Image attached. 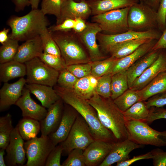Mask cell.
Returning a JSON list of instances; mask_svg holds the SVG:
<instances>
[{
	"label": "cell",
	"instance_id": "obj_53",
	"mask_svg": "<svg viewBox=\"0 0 166 166\" xmlns=\"http://www.w3.org/2000/svg\"><path fill=\"white\" fill-rule=\"evenodd\" d=\"M74 20V26L72 30L77 33H81L86 27L85 20L80 18H76Z\"/></svg>",
	"mask_w": 166,
	"mask_h": 166
},
{
	"label": "cell",
	"instance_id": "obj_47",
	"mask_svg": "<svg viewBox=\"0 0 166 166\" xmlns=\"http://www.w3.org/2000/svg\"><path fill=\"white\" fill-rule=\"evenodd\" d=\"M148 108L161 107L166 105V91L155 95L145 101Z\"/></svg>",
	"mask_w": 166,
	"mask_h": 166
},
{
	"label": "cell",
	"instance_id": "obj_21",
	"mask_svg": "<svg viewBox=\"0 0 166 166\" xmlns=\"http://www.w3.org/2000/svg\"><path fill=\"white\" fill-rule=\"evenodd\" d=\"M166 71V53L160 51L156 60L133 83L130 89L140 90L158 74Z\"/></svg>",
	"mask_w": 166,
	"mask_h": 166
},
{
	"label": "cell",
	"instance_id": "obj_3",
	"mask_svg": "<svg viewBox=\"0 0 166 166\" xmlns=\"http://www.w3.org/2000/svg\"><path fill=\"white\" fill-rule=\"evenodd\" d=\"M49 22L41 10H32L26 15L11 16L7 24L11 29L10 38L18 41H25L39 35L49 24Z\"/></svg>",
	"mask_w": 166,
	"mask_h": 166
},
{
	"label": "cell",
	"instance_id": "obj_59",
	"mask_svg": "<svg viewBox=\"0 0 166 166\" xmlns=\"http://www.w3.org/2000/svg\"><path fill=\"white\" fill-rule=\"evenodd\" d=\"M74 0L76 2H79L82 1L86 0Z\"/></svg>",
	"mask_w": 166,
	"mask_h": 166
},
{
	"label": "cell",
	"instance_id": "obj_48",
	"mask_svg": "<svg viewBox=\"0 0 166 166\" xmlns=\"http://www.w3.org/2000/svg\"><path fill=\"white\" fill-rule=\"evenodd\" d=\"M150 109L149 115L144 122L150 124L156 120L161 119H166V109L163 107H152Z\"/></svg>",
	"mask_w": 166,
	"mask_h": 166
},
{
	"label": "cell",
	"instance_id": "obj_5",
	"mask_svg": "<svg viewBox=\"0 0 166 166\" xmlns=\"http://www.w3.org/2000/svg\"><path fill=\"white\" fill-rule=\"evenodd\" d=\"M128 139L140 145L160 147L166 146V131L159 132L146 123L139 121H125Z\"/></svg>",
	"mask_w": 166,
	"mask_h": 166
},
{
	"label": "cell",
	"instance_id": "obj_33",
	"mask_svg": "<svg viewBox=\"0 0 166 166\" xmlns=\"http://www.w3.org/2000/svg\"><path fill=\"white\" fill-rule=\"evenodd\" d=\"M128 89L127 70L112 75L111 97L113 100L118 97Z\"/></svg>",
	"mask_w": 166,
	"mask_h": 166
},
{
	"label": "cell",
	"instance_id": "obj_25",
	"mask_svg": "<svg viewBox=\"0 0 166 166\" xmlns=\"http://www.w3.org/2000/svg\"><path fill=\"white\" fill-rule=\"evenodd\" d=\"M87 1L93 15L129 7L140 2L139 0H88Z\"/></svg>",
	"mask_w": 166,
	"mask_h": 166
},
{
	"label": "cell",
	"instance_id": "obj_37",
	"mask_svg": "<svg viewBox=\"0 0 166 166\" xmlns=\"http://www.w3.org/2000/svg\"><path fill=\"white\" fill-rule=\"evenodd\" d=\"M18 41L10 38L0 47V64L14 60L19 46Z\"/></svg>",
	"mask_w": 166,
	"mask_h": 166
},
{
	"label": "cell",
	"instance_id": "obj_23",
	"mask_svg": "<svg viewBox=\"0 0 166 166\" xmlns=\"http://www.w3.org/2000/svg\"><path fill=\"white\" fill-rule=\"evenodd\" d=\"M161 50H152L131 65L127 69L129 89L134 81L156 60Z\"/></svg>",
	"mask_w": 166,
	"mask_h": 166
},
{
	"label": "cell",
	"instance_id": "obj_4",
	"mask_svg": "<svg viewBox=\"0 0 166 166\" xmlns=\"http://www.w3.org/2000/svg\"><path fill=\"white\" fill-rule=\"evenodd\" d=\"M51 32L67 66L92 62L78 34L73 30Z\"/></svg>",
	"mask_w": 166,
	"mask_h": 166
},
{
	"label": "cell",
	"instance_id": "obj_54",
	"mask_svg": "<svg viewBox=\"0 0 166 166\" xmlns=\"http://www.w3.org/2000/svg\"><path fill=\"white\" fill-rule=\"evenodd\" d=\"M14 2L16 12L22 11L26 6L30 5V0H14Z\"/></svg>",
	"mask_w": 166,
	"mask_h": 166
},
{
	"label": "cell",
	"instance_id": "obj_34",
	"mask_svg": "<svg viewBox=\"0 0 166 166\" xmlns=\"http://www.w3.org/2000/svg\"><path fill=\"white\" fill-rule=\"evenodd\" d=\"M118 59L111 57L91 62V75L97 78L105 75L111 73Z\"/></svg>",
	"mask_w": 166,
	"mask_h": 166
},
{
	"label": "cell",
	"instance_id": "obj_32",
	"mask_svg": "<svg viewBox=\"0 0 166 166\" xmlns=\"http://www.w3.org/2000/svg\"><path fill=\"white\" fill-rule=\"evenodd\" d=\"M150 109L147 107L145 101H139L123 112L125 121L136 120L144 122L148 117Z\"/></svg>",
	"mask_w": 166,
	"mask_h": 166
},
{
	"label": "cell",
	"instance_id": "obj_46",
	"mask_svg": "<svg viewBox=\"0 0 166 166\" xmlns=\"http://www.w3.org/2000/svg\"><path fill=\"white\" fill-rule=\"evenodd\" d=\"M157 27L164 31L166 28V0H160L156 11Z\"/></svg>",
	"mask_w": 166,
	"mask_h": 166
},
{
	"label": "cell",
	"instance_id": "obj_60",
	"mask_svg": "<svg viewBox=\"0 0 166 166\" xmlns=\"http://www.w3.org/2000/svg\"><path fill=\"white\" fill-rule=\"evenodd\" d=\"M146 0H142L143 1V2H146Z\"/></svg>",
	"mask_w": 166,
	"mask_h": 166
},
{
	"label": "cell",
	"instance_id": "obj_52",
	"mask_svg": "<svg viewBox=\"0 0 166 166\" xmlns=\"http://www.w3.org/2000/svg\"><path fill=\"white\" fill-rule=\"evenodd\" d=\"M163 49H166V28L155 43L152 50H162Z\"/></svg>",
	"mask_w": 166,
	"mask_h": 166
},
{
	"label": "cell",
	"instance_id": "obj_49",
	"mask_svg": "<svg viewBox=\"0 0 166 166\" xmlns=\"http://www.w3.org/2000/svg\"><path fill=\"white\" fill-rule=\"evenodd\" d=\"M153 164L154 166H166V152L157 148L152 150Z\"/></svg>",
	"mask_w": 166,
	"mask_h": 166
},
{
	"label": "cell",
	"instance_id": "obj_6",
	"mask_svg": "<svg viewBox=\"0 0 166 166\" xmlns=\"http://www.w3.org/2000/svg\"><path fill=\"white\" fill-rule=\"evenodd\" d=\"M94 140L88 124L79 114L67 138L60 143L63 148L62 155H68L75 149L84 150Z\"/></svg>",
	"mask_w": 166,
	"mask_h": 166
},
{
	"label": "cell",
	"instance_id": "obj_55",
	"mask_svg": "<svg viewBox=\"0 0 166 166\" xmlns=\"http://www.w3.org/2000/svg\"><path fill=\"white\" fill-rule=\"evenodd\" d=\"M10 30L9 28H4L0 32V43L2 45L10 38L9 35L8 33Z\"/></svg>",
	"mask_w": 166,
	"mask_h": 166
},
{
	"label": "cell",
	"instance_id": "obj_31",
	"mask_svg": "<svg viewBox=\"0 0 166 166\" xmlns=\"http://www.w3.org/2000/svg\"><path fill=\"white\" fill-rule=\"evenodd\" d=\"M16 126L21 136L26 141L37 137L41 130L40 122L29 117H23Z\"/></svg>",
	"mask_w": 166,
	"mask_h": 166
},
{
	"label": "cell",
	"instance_id": "obj_28",
	"mask_svg": "<svg viewBox=\"0 0 166 166\" xmlns=\"http://www.w3.org/2000/svg\"><path fill=\"white\" fill-rule=\"evenodd\" d=\"M152 39L142 38L126 41L113 45L108 51L107 53L110 57L119 59L131 54L142 44Z\"/></svg>",
	"mask_w": 166,
	"mask_h": 166
},
{
	"label": "cell",
	"instance_id": "obj_16",
	"mask_svg": "<svg viewBox=\"0 0 166 166\" xmlns=\"http://www.w3.org/2000/svg\"><path fill=\"white\" fill-rule=\"evenodd\" d=\"M114 142L95 140L84 150L86 166H99L111 151Z\"/></svg>",
	"mask_w": 166,
	"mask_h": 166
},
{
	"label": "cell",
	"instance_id": "obj_57",
	"mask_svg": "<svg viewBox=\"0 0 166 166\" xmlns=\"http://www.w3.org/2000/svg\"><path fill=\"white\" fill-rule=\"evenodd\" d=\"M6 149L0 148V166H6L5 160L4 158V155L5 154Z\"/></svg>",
	"mask_w": 166,
	"mask_h": 166
},
{
	"label": "cell",
	"instance_id": "obj_51",
	"mask_svg": "<svg viewBox=\"0 0 166 166\" xmlns=\"http://www.w3.org/2000/svg\"><path fill=\"white\" fill-rule=\"evenodd\" d=\"M152 155L151 151L145 154L134 156L131 159L117 163V166H128L133 163L139 160L152 159Z\"/></svg>",
	"mask_w": 166,
	"mask_h": 166
},
{
	"label": "cell",
	"instance_id": "obj_27",
	"mask_svg": "<svg viewBox=\"0 0 166 166\" xmlns=\"http://www.w3.org/2000/svg\"><path fill=\"white\" fill-rule=\"evenodd\" d=\"M26 75L25 63L13 60L0 64V81L8 82L17 77H22Z\"/></svg>",
	"mask_w": 166,
	"mask_h": 166
},
{
	"label": "cell",
	"instance_id": "obj_10",
	"mask_svg": "<svg viewBox=\"0 0 166 166\" xmlns=\"http://www.w3.org/2000/svg\"><path fill=\"white\" fill-rule=\"evenodd\" d=\"M55 146L48 136L26 141L24 147L27 161L24 166H45L49 154Z\"/></svg>",
	"mask_w": 166,
	"mask_h": 166
},
{
	"label": "cell",
	"instance_id": "obj_38",
	"mask_svg": "<svg viewBox=\"0 0 166 166\" xmlns=\"http://www.w3.org/2000/svg\"><path fill=\"white\" fill-rule=\"evenodd\" d=\"M43 52L44 53L61 56L59 48L53 39L51 33L46 27L40 34Z\"/></svg>",
	"mask_w": 166,
	"mask_h": 166
},
{
	"label": "cell",
	"instance_id": "obj_14",
	"mask_svg": "<svg viewBox=\"0 0 166 166\" xmlns=\"http://www.w3.org/2000/svg\"><path fill=\"white\" fill-rule=\"evenodd\" d=\"M92 14L91 9L86 0L77 2L74 0L62 1L60 16L56 24L61 23L68 19L81 18L85 20Z\"/></svg>",
	"mask_w": 166,
	"mask_h": 166
},
{
	"label": "cell",
	"instance_id": "obj_18",
	"mask_svg": "<svg viewBox=\"0 0 166 166\" xmlns=\"http://www.w3.org/2000/svg\"><path fill=\"white\" fill-rule=\"evenodd\" d=\"M63 102L60 98L48 109L46 116L40 121L41 136H48L58 128L62 116Z\"/></svg>",
	"mask_w": 166,
	"mask_h": 166
},
{
	"label": "cell",
	"instance_id": "obj_13",
	"mask_svg": "<svg viewBox=\"0 0 166 166\" xmlns=\"http://www.w3.org/2000/svg\"><path fill=\"white\" fill-rule=\"evenodd\" d=\"M24 140L16 126L11 133L9 143L6 149L5 161L6 165L24 166L26 158Z\"/></svg>",
	"mask_w": 166,
	"mask_h": 166
},
{
	"label": "cell",
	"instance_id": "obj_2",
	"mask_svg": "<svg viewBox=\"0 0 166 166\" xmlns=\"http://www.w3.org/2000/svg\"><path fill=\"white\" fill-rule=\"evenodd\" d=\"M87 101L95 109L101 124L112 132L116 141L128 139L123 112L111 97L105 98L95 93Z\"/></svg>",
	"mask_w": 166,
	"mask_h": 166
},
{
	"label": "cell",
	"instance_id": "obj_22",
	"mask_svg": "<svg viewBox=\"0 0 166 166\" xmlns=\"http://www.w3.org/2000/svg\"><path fill=\"white\" fill-rule=\"evenodd\" d=\"M43 52L40 35L25 41L19 46L14 60L25 63L36 57H39Z\"/></svg>",
	"mask_w": 166,
	"mask_h": 166
},
{
	"label": "cell",
	"instance_id": "obj_36",
	"mask_svg": "<svg viewBox=\"0 0 166 166\" xmlns=\"http://www.w3.org/2000/svg\"><path fill=\"white\" fill-rule=\"evenodd\" d=\"M12 121V116L9 113L0 117V148L6 149L9 143L14 128Z\"/></svg>",
	"mask_w": 166,
	"mask_h": 166
},
{
	"label": "cell",
	"instance_id": "obj_17",
	"mask_svg": "<svg viewBox=\"0 0 166 166\" xmlns=\"http://www.w3.org/2000/svg\"><path fill=\"white\" fill-rule=\"evenodd\" d=\"M0 90V111L8 109L11 105H15L21 97L25 84L26 79L21 77L12 83H4Z\"/></svg>",
	"mask_w": 166,
	"mask_h": 166
},
{
	"label": "cell",
	"instance_id": "obj_7",
	"mask_svg": "<svg viewBox=\"0 0 166 166\" xmlns=\"http://www.w3.org/2000/svg\"><path fill=\"white\" fill-rule=\"evenodd\" d=\"M129 7L93 15L92 22L97 23L102 31L105 34H115L126 32L129 30L127 18Z\"/></svg>",
	"mask_w": 166,
	"mask_h": 166
},
{
	"label": "cell",
	"instance_id": "obj_26",
	"mask_svg": "<svg viewBox=\"0 0 166 166\" xmlns=\"http://www.w3.org/2000/svg\"><path fill=\"white\" fill-rule=\"evenodd\" d=\"M25 87L41 102L42 106L48 109L61 98L53 87L36 84L26 83Z\"/></svg>",
	"mask_w": 166,
	"mask_h": 166
},
{
	"label": "cell",
	"instance_id": "obj_35",
	"mask_svg": "<svg viewBox=\"0 0 166 166\" xmlns=\"http://www.w3.org/2000/svg\"><path fill=\"white\" fill-rule=\"evenodd\" d=\"M141 99L139 90L129 89L113 101L119 109L124 112Z\"/></svg>",
	"mask_w": 166,
	"mask_h": 166
},
{
	"label": "cell",
	"instance_id": "obj_8",
	"mask_svg": "<svg viewBox=\"0 0 166 166\" xmlns=\"http://www.w3.org/2000/svg\"><path fill=\"white\" fill-rule=\"evenodd\" d=\"M129 30L140 31L153 29L157 26L156 11L143 2H140L129 7L128 15Z\"/></svg>",
	"mask_w": 166,
	"mask_h": 166
},
{
	"label": "cell",
	"instance_id": "obj_45",
	"mask_svg": "<svg viewBox=\"0 0 166 166\" xmlns=\"http://www.w3.org/2000/svg\"><path fill=\"white\" fill-rule=\"evenodd\" d=\"M63 151L61 144L56 145L49 154L45 166H61V159Z\"/></svg>",
	"mask_w": 166,
	"mask_h": 166
},
{
	"label": "cell",
	"instance_id": "obj_15",
	"mask_svg": "<svg viewBox=\"0 0 166 166\" xmlns=\"http://www.w3.org/2000/svg\"><path fill=\"white\" fill-rule=\"evenodd\" d=\"M29 90L24 87L21 97L15 105L22 111L23 117L32 118L39 121L46 116L47 110L35 102L31 97Z\"/></svg>",
	"mask_w": 166,
	"mask_h": 166
},
{
	"label": "cell",
	"instance_id": "obj_42",
	"mask_svg": "<svg viewBox=\"0 0 166 166\" xmlns=\"http://www.w3.org/2000/svg\"><path fill=\"white\" fill-rule=\"evenodd\" d=\"M61 166H86L84 150L76 148L72 150Z\"/></svg>",
	"mask_w": 166,
	"mask_h": 166
},
{
	"label": "cell",
	"instance_id": "obj_61",
	"mask_svg": "<svg viewBox=\"0 0 166 166\" xmlns=\"http://www.w3.org/2000/svg\"><path fill=\"white\" fill-rule=\"evenodd\" d=\"M140 2H143L142 0H139Z\"/></svg>",
	"mask_w": 166,
	"mask_h": 166
},
{
	"label": "cell",
	"instance_id": "obj_11",
	"mask_svg": "<svg viewBox=\"0 0 166 166\" xmlns=\"http://www.w3.org/2000/svg\"><path fill=\"white\" fill-rule=\"evenodd\" d=\"M161 34L154 29L145 31H137L131 30L122 33L109 34L99 32L97 38L101 51L105 53L115 45L126 41L138 38H146L158 40Z\"/></svg>",
	"mask_w": 166,
	"mask_h": 166
},
{
	"label": "cell",
	"instance_id": "obj_9",
	"mask_svg": "<svg viewBox=\"0 0 166 166\" xmlns=\"http://www.w3.org/2000/svg\"><path fill=\"white\" fill-rule=\"evenodd\" d=\"M26 83L47 85L52 87L57 83L59 72L46 65L39 57L25 63Z\"/></svg>",
	"mask_w": 166,
	"mask_h": 166
},
{
	"label": "cell",
	"instance_id": "obj_20",
	"mask_svg": "<svg viewBox=\"0 0 166 166\" xmlns=\"http://www.w3.org/2000/svg\"><path fill=\"white\" fill-rule=\"evenodd\" d=\"M66 104L58 128L55 132L48 136L55 146L66 139L79 114L72 106Z\"/></svg>",
	"mask_w": 166,
	"mask_h": 166
},
{
	"label": "cell",
	"instance_id": "obj_1",
	"mask_svg": "<svg viewBox=\"0 0 166 166\" xmlns=\"http://www.w3.org/2000/svg\"><path fill=\"white\" fill-rule=\"evenodd\" d=\"M54 89L64 102L73 107L83 118L95 140L116 142L113 133L102 124L97 111L87 100L78 96L72 89L56 85Z\"/></svg>",
	"mask_w": 166,
	"mask_h": 166
},
{
	"label": "cell",
	"instance_id": "obj_41",
	"mask_svg": "<svg viewBox=\"0 0 166 166\" xmlns=\"http://www.w3.org/2000/svg\"><path fill=\"white\" fill-rule=\"evenodd\" d=\"M62 0H42L41 10L45 15L55 16L56 20L60 16Z\"/></svg>",
	"mask_w": 166,
	"mask_h": 166
},
{
	"label": "cell",
	"instance_id": "obj_30",
	"mask_svg": "<svg viewBox=\"0 0 166 166\" xmlns=\"http://www.w3.org/2000/svg\"><path fill=\"white\" fill-rule=\"evenodd\" d=\"M140 101H146L151 97L166 91V71L160 73L142 89L139 90Z\"/></svg>",
	"mask_w": 166,
	"mask_h": 166
},
{
	"label": "cell",
	"instance_id": "obj_44",
	"mask_svg": "<svg viewBox=\"0 0 166 166\" xmlns=\"http://www.w3.org/2000/svg\"><path fill=\"white\" fill-rule=\"evenodd\" d=\"M91 62L67 66L66 69L77 77L81 78L91 75Z\"/></svg>",
	"mask_w": 166,
	"mask_h": 166
},
{
	"label": "cell",
	"instance_id": "obj_24",
	"mask_svg": "<svg viewBox=\"0 0 166 166\" xmlns=\"http://www.w3.org/2000/svg\"><path fill=\"white\" fill-rule=\"evenodd\" d=\"M156 40H152L145 43L131 54L118 59L112 71V75L119 72L127 70L135 62L152 50Z\"/></svg>",
	"mask_w": 166,
	"mask_h": 166
},
{
	"label": "cell",
	"instance_id": "obj_29",
	"mask_svg": "<svg viewBox=\"0 0 166 166\" xmlns=\"http://www.w3.org/2000/svg\"><path fill=\"white\" fill-rule=\"evenodd\" d=\"M97 78L91 75L78 79L73 90L79 97L86 100L96 93Z\"/></svg>",
	"mask_w": 166,
	"mask_h": 166
},
{
	"label": "cell",
	"instance_id": "obj_50",
	"mask_svg": "<svg viewBox=\"0 0 166 166\" xmlns=\"http://www.w3.org/2000/svg\"><path fill=\"white\" fill-rule=\"evenodd\" d=\"M74 22V19H66L60 24L50 26L48 29L50 32L68 31L73 29Z\"/></svg>",
	"mask_w": 166,
	"mask_h": 166
},
{
	"label": "cell",
	"instance_id": "obj_39",
	"mask_svg": "<svg viewBox=\"0 0 166 166\" xmlns=\"http://www.w3.org/2000/svg\"><path fill=\"white\" fill-rule=\"evenodd\" d=\"M112 74H107L97 78L96 93L105 97H111Z\"/></svg>",
	"mask_w": 166,
	"mask_h": 166
},
{
	"label": "cell",
	"instance_id": "obj_62",
	"mask_svg": "<svg viewBox=\"0 0 166 166\" xmlns=\"http://www.w3.org/2000/svg\"><path fill=\"white\" fill-rule=\"evenodd\" d=\"M63 0H62V1H63Z\"/></svg>",
	"mask_w": 166,
	"mask_h": 166
},
{
	"label": "cell",
	"instance_id": "obj_56",
	"mask_svg": "<svg viewBox=\"0 0 166 166\" xmlns=\"http://www.w3.org/2000/svg\"><path fill=\"white\" fill-rule=\"evenodd\" d=\"M160 0H147L145 3L155 10L158 8Z\"/></svg>",
	"mask_w": 166,
	"mask_h": 166
},
{
	"label": "cell",
	"instance_id": "obj_12",
	"mask_svg": "<svg viewBox=\"0 0 166 166\" xmlns=\"http://www.w3.org/2000/svg\"><path fill=\"white\" fill-rule=\"evenodd\" d=\"M101 32L102 30L97 23L86 22L85 29L81 33H77L87 49L92 61L107 58L97 42V35Z\"/></svg>",
	"mask_w": 166,
	"mask_h": 166
},
{
	"label": "cell",
	"instance_id": "obj_58",
	"mask_svg": "<svg viewBox=\"0 0 166 166\" xmlns=\"http://www.w3.org/2000/svg\"><path fill=\"white\" fill-rule=\"evenodd\" d=\"M32 10L38 9L39 0H30Z\"/></svg>",
	"mask_w": 166,
	"mask_h": 166
},
{
	"label": "cell",
	"instance_id": "obj_40",
	"mask_svg": "<svg viewBox=\"0 0 166 166\" xmlns=\"http://www.w3.org/2000/svg\"><path fill=\"white\" fill-rule=\"evenodd\" d=\"M39 57L48 66L59 72L66 68L65 62L61 56L43 52Z\"/></svg>",
	"mask_w": 166,
	"mask_h": 166
},
{
	"label": "cell",
	"instance_id": "obj_43",
	"mask_svg": "<svg viewBox=\"0 0 166 166\" xmlns=\"http://www.w3.org/2000/svg\"><path fill=\"white\" fill-rule=\"evenodd\" d=\"M78 79L66 68L59 72L57 83L61 88L73 89Z\"/></svg>",
	"mask_w": 166,
	"mask_h": 166
},
{
	"label": "cell",
	"instance_id": "obj_19",
	"mask_svg": "<svg viewBox=\"0 0 166 166\" xmlns=\"http://www.w3.org/2000/svg\"><path fill=\"white\" fill-rule=\"evenodd\" d=\"M142 147V145L128 139L115 142L111 151L99 166H110L115 163L126 160L129 159V154L132 151Z\"/></svg>",
	"mask_w": 166,
	"mask_h": 166
}]
</instances>
